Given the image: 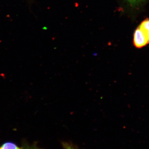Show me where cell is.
Returning a JSON list of instances; mask_svg holds the SVG:
<instances>
[{"mask_svg": "<svg viewBox=\"0 0 149 149\" xmlns=\"http://www.w3.org/2000/svg\"><path fill=\"white\" fill-rule=\"evenodd\" d=\"M133 44L136 47L141 48L149 44V19L139 24L133 35Z\"/></svg>", "mask_w": 149, "mask_h": 149, "instance_id": "cell-1", "label": "cell"}, {"mask_svg": "<svg viewBox=\"0 0 149 149\" xmlns=\"http://www.w3.org/2000/svg\"><path fill=\"white\" fill-rule=\"evenodd\" d=\"M148 0H124L127 5L133 9H136L142 6Z\"/></svg>", "mask_w": 149, "mask_h": 149, "instance_id": "cell-2", "label": "cell"}, {"mask_svg": "<svg viewBox=\"0 0 149 149\" xmlns=\"http://www.w3.org/2000/svg\"><path fill=\"white\" fill-rule=\"evenodd\" d=\"M0 149H22V148L19 147L16 144L11 142H8L3 144L0 147Z\"/></svg>", "mask_w": 149, "mask_h": 149, "instance_id": "cell-3", "label": "cell"}, {"mask_svg": "<svg viewBox=\"0 0 149 149\" xmlns=\"http://www.w3.org/2000/svg\"><path fill=\"white\" fill-rule=\"evenodd\" d=\"M63 147L64 149H78L75 148L70 144L68 143H63Z\"/></svg>", "mask_w": 149, "mask_h": 149, "instance_id": "cell-4", "label": "cell"}, {"mask_svg": "<svg viewBox=\"0 0 149 149\" xmlns=\"http://www.w3.org/2000/svg\"><path fill=\"white\" fill-rule=\"evenodd\" d=\"M22 149H42L40 148H38L36 146H28V145H25L22 147Z\"/></svg>", "mask_w": 149, "mask_h": 149, "instance_id": "cell-5", "label": "cell"}]
</instances>
